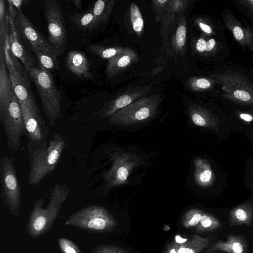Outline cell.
I'll list each match as a JSON object with an SVG mask.
<instances>
[{"label": "cell", "instance_id": "obj_1", "mask_svg": "<svg viewBox=\"0 0 253 253\" xmlns=\"http://www.w3.org/2000/svg\"><path fill=\"white\" fill-rule=\"evenodd\" d=\"M0 121L6 134L7 145L17 152L22 135H26L19 100L10 81L8 75L0 74Z\"/></svg>", "mask_w": 253, "mask_h": 253}, {"label": "cell", "instance_id": "obj_2", "mask_svg": "<svg viewBox=\"0 0 253 253\" xmlns=\"http://www.w3.org/2000/svg\"><path fill=\"white\" fill-rule=\"evenodd\" d=\"M65 147L64 138L59 133H54L46 146L29 140L27 144L30 161L29 185L38 184L52 173L58 165Z\"/></svg>", "mask_w": 253, "mask_h": 253}, {"label": "cell", "instance_id": "obj_3", "mask_svg": "<svg viewBox=\"0 0 253 253\" xmlns=\"http://www.w3.org/2000/svg\"><path fill=\"white\" fill-rule=\"evenodd\" d=\"M69 192L66 184H56L51 191L45 208H42V198L34 203L26 227L27 234L31 238L41 237L52 227L62 205L68 198Z\"/></svg>", "mask_w": 253, "mask_h": 253}, {"label": "cell", "instance_id": "obj_4", "mask_svg": "<svg viewBox=\"0 0 253 253\" xmlns=\"http://www.w3.org/2000/svg\"><path fill=\"white\" fill-rule=\"evenodd\" d=\"M26 68V67H25ZM31 80L36 85L45 114L50 125L61 119V94L49 71L40 66L26 68Z\"/></svg>", "mask_w": 253, "mask_h": 253}, {"label": "cell", "instance_id": "obj_5", "mask_svg": "<svg viewBox=\"0 0 253 253\" xmlns=\"http://www.w3.org/2000/svg\"><path fill=\"white\" fill-rule=\"evenodd\" d=\"M8 34L4 41H0V44L3 47L5 62L12 86L21 104L35 112H40L32 92L28 73L11 51Z\"/></svg>", "mask_w": 253, "mask_h": 253}, {"label": "cell", "instance_id": "obj_6", "mask_svg": "<svg viewBox=\"0 0 253 253\" xmlns=\"http://www.w3.org/2000/svg\"><path fill=\"white\" fill-rule=\"evenodd\" d=\"M117 224L115 218L108 210L96 205L81 209L70 216L65 221L67 225L97 233L112 231Z\"/></svg>", "mask_w": 253, "mask_h": 253}, {"label": "cell", "instance_id": "obj_7", "mask_svg": "<svg viewBox=\"0 0 253 253\" xmlns=\"http://www.w3.org/2000/svg\"><path fill=\"white\" fill-rule=\"evenodd\" d=\"M0 195L5 206L14 215L20 212L21 189L11 159L3 156L0 162Z\"/></svg>", "mask_w": 253, "mask_h": 253}, {"label": "cell", "instance_id": "obj_8", "mask_svg": "<svg viewBox=\"0 0 253 253\" xmlns=\"http://www.w3.org/2000/svg\"><path fill=\"white\" fill-rule=\"evenodd\" d=\"M160 99L156 96L142 98L124 107L109 118L110 124L129 125L146 121L156 112Z\"/></svg>", "mask_w": 253, "mask_h": 253}, {"label": "cell", "instance_id": "obj_9", "mask_svg": "<svg viewBox=\"0 0 253 253\" xmlns=\"http://www.w3.org/2000/svg\"><path fill=\"white\" fill-rule=\"evenodd\" d=\"M45 18L47 22L48 41L60 55L65 49L67 32L60 6L55 0L44 2Z\"/></svg>", "mask_w": 253, "mask_h": 253}, {"label": "cell", "instance_id": "obj_10", "mask_svg": "<svg viewBox=\"0 0 253 253\" xmlns=\"http://www.w3.org/2000/svg\"><path fill=\"white\" fill-rule=\"evenodd\" d=\"M112 166L104 175L107 187L110 188L125 184L133 168L140 163L135 155L117 152L112 155Z\"/></svg>", "mask_w": 253, "mask_h": 253}, {"label": "cell", "instance_id": "obj_11", "mask_svg": "<svg viewBox=\"0 0 253 253\" xmlns=\"http://www.w3.org/2000/svg\"><path fill=\"white\" fill-rule=\"evenodd\" d=\"M225 97L238 103L253 105V85L238 76L222 75L219 78Z\"/></svg>", "mask_w": 253, "mask_h": 253}, {"label": "cell", "instance_id": "obj_12", "mask_svg": "<svg viewBox=\"0 0 253 253\" xmlns=\"http://www.w3.org/2000/svg\"><path fill=\"white\" fill-rule=\"evenodd\" d=\"M20 104L26 135L29 140L42 146H47L48 144V126L41 112H35L25 105Z\"/></svg>", "mask_w": 253, "mask_h": 253}, {"label": "cell", "instance_id": "obj_13", "mask_svg": "<svg viewBox=\"0 0 253 253\" xmlns=\"http://www.w3.org/2000/svg\"><path fill=\"white\" fill-rule=\"evenodd\" d=\"M15 20L16 28L32 49H40L46 51L57 56H59L55 49L33 25L21 9L17 10Z\"/></svg>", "mask_w": 253, "mask_h": 253}, {"label": "cell", "instance_id": "obj_14", "mask_svg": "<svg viewBox=\"0 0 253 253\" xmlns=\"http://www.w3.org/2000/svg\"><path fill=\"white\" fill-rule=\"evenodd\" d=\"M16 16L12 13H10L9 15L10 32L8 39L11 51L13 56L19 60L25 67H35L37 66V63L21 39L19 33L16 28L15 20Z\"/></svg>", "mask_w": 253, "mask_h": 253}, {"label": "cell", "instance_id": "obj_15", "mask_svg": "<svg viewBox=\"0 0 253 253\" xmlns=\"http://www.w3.org/2000/svg\"><path fill=\"white\" fill-rule=\"evenodd\" d=\"M65 61L67 68L74 75L81 79H92L89 63L84 53L71 50L67 54Z\"/></svg>", "mask_w": 253, "mask_h": 253}, {"label": "cell", "instance_id": "obj_16", "mask_svg": "<svg viewBox=\"0 0 253 253\" xmlns=\"http://www.w3.org/2000/svg\"><path fill=\"white\" fill-rule=\"evenodd\" d=\"M217 250L227 253H248V243L243 235L230 234L226 240H219L212 244L207 250V253H211Z\"/></svg>", "mask_w": 253, "mask_h": 253}, {"label": "cell", "instance_id": "obj_17", "mask_svg": "<svg viewBox=\"0 0 253 253\" xmlns=\"http://www.w3.org/2000/svg\"><path fill=\"white\" fill-rule=\"evenodd\" d=\"M224 20L226 27L232 33L235 39L241 44L253 50V33L249 29L244 28L234 18L227 13L224 14Z\"/></svg>", "mask_w": 253, "mask_h": 253}, {"label": "cell", "instance_id": "obj_18", "mask_svg": "<svg viewBox=\"0 0 253 253\" xmlns=\"http://www.w3.org/2000/svg\"><path fill=\"white\" fill-rule=\"evenodd\" d=\"M253 222V202L248 201L232 209L229 212L228 224L231 226H251Z\"/></svg>", "mask_w": 253, "mask_h": 253}, {"label": "cell", "instance_id": "obj_19", "mask_svg": "<svg viewBox=\"0 0 253 253\" xmlns=\"http://www.w3.org/2000/svg\"><path fill=\"white\" fill-rule=\"evenodd\" d=\"M191 119L195 125L217 130L220 120L207 110L200 107L190 109Z\"/></svg>", "mask_w": 253, "mask_h": 253}, {"label": "cell", "instance_id": "obj_20", "mask_svg": "<svg viewBox=\"0 0 253 253\" xmlns=\"http://www.w3.org/2000/svg\"><path fill=\"white\" fill-rule=\"evenodd\" d=\"M194 175L197 183L203 187L211 185L214 181V174L209 162L197 158L194 160Z\"/></svg>", "mask_w": 253, "mask_h": 253}, {"label": "cell", "instance_id": "obj_21", "mask_svg": "<svg viewBox=\"0 0 253 253\" xmlns=\"http://www.w3.org/2000/svg\"><path fill=\"white\" fill-rule=\"evenodd\" d=\"M210 239L195 235L182 243L178 253H199L209 245Z\"/></svg>", "mask_w": 253, "mask_h": 253}, {"label": "cell", "instance_id": "obj_22", "mask_svg": "<svg viewBox=\"0 0 253 253\" xmlns=\"http://www.w3.org/2000/svg\"><path fill=\"white\" fill-rule=\"evenodd\" d=\"M111 4L107 1L98 0L93 7V20L88 30L92 32L94 29L103 23L106 20L110 11Z\"/></svg>", "mask_w": 253, "mask_h": 253}, {"label": "cell", "instance_id": "obj_23", "mask_svg": "<svg viewBox=\"0 0 253 253\" xmlns=\"http://www.w3.org/2000/svg\"><path fill=\"white\" fill-rule=\"evenodd\" d=\"M36 55L40 66L47 71L58 68V56L46 51L40 49H32Z\"/></svg>", "mask_w": 253, "mask_h": 253}, {"label": "cell", "instance_id": "obj_24", "mask_svg": "<svg viewBox=\"0 0 253 253\" xmlns=\"http://www.w3.org/2000/svg\"><path fill=\"white\" fill-rule=\"evenodd\" d=\"M222 227L221 222L211 214L204 212L200 222L196 226L198 232L203 233L216 230Z\"/></svg>", "mask_w": 253, "mask_h": 253}, {"label": "cell", "instance_id": "obj_25", "mask_svg": "<svg viewBox=\"0 0 253 253\" xmlns=\"http://www.w3.org/2000/svg\"><path fill=\"white\" fill-rule=\"evenodd\" d=\"M69 18L71 21L79 29L88 31L93 20V7L84 12L70 15Z\"/></svg>", "mask_w": 253, "mask_h": 253}, {"label": "cell", "instance_id": "obj_26", "mask_svg": "<svg viewBox=\"0 0 253 253\" xmlns=\"http://www.w3.org/2000/svg\"><path fill=\"white\" fill-rule=\"evenodd\" d=\"M204 212L197 209H192L187 211L182 218V224L185 228L196 226L200 222Z\"/></svg>", "mask_w": 253, "mask_h": 253}, {"label": "cell", "instance_id": "obj_27", "mask_svg": "<svg viewBox=\"0 0 253 253\" xmlns=\"http://www.w3.org/2000/svg\"><path fill=\"white\" fill-rule=\"evenodd\" d=\"M130 19L133 30L137 32L141 31L144 22L137 6L134 3L130 5Z\"/></svg>", "mask_w": 253, "mask_h": 253}, {"label": "cell", "instance_id": "obj_28", "mask_svg": "<svg viewBox=\"0 0 253 253\" xmlns=\"http://www.w3.org/2000/svg\"><path fill=\"white\" fill-rule=\"evenodd\" d=\"M9 16L5 14V4L4 0H0V41L5 39L8 32Z\"/></svg>", "mask_w": 253, "mask_h": 253}, {"label": "cell", "instance_id": "obj_29", "mask_svg": "<svg viewBox=\"0 0 253 253\" xmlns=\"http://www.w3.org/2000/svg\"><path fill=\"white\" fill-rule=\"evenodd\" d=\"M58 243L62 253H82L78 246L69 239L60 238Z\"/></svg>", "mask_w": 253, "mask_h": 253}, {"label": "cell", "instance_id": "obj_30", "mask_svg": "<svg viewBox=\"0 0 253 253\" xmlns=\"http://www.w3.org/2000/svg\"><path fill=\"white\" fill-rule=\"evenodd\" d=\"M91 253H129L126 250L119 246L106 245L98 246L94 248Z\"/></svg>", "mask_w": 253, "mask_h": 253}, {"label": "cell", "instance_id": "obj_31", "mask_svg": "<svg viewBox=\"0 0 253 253\" xmlns=\"http://www.w3.org/2000/svg\"><path fill=\"white\" fill-rule=\"evenodd\" d=\"M186 31L184 26H179L176 31V42L179 47L183 46L186 41Z\"/></svg>", "mask_w": 253, "mask_h": 253}, {"label": "cell", "instance_id": "obj_32", "mask_svg": "<svg viewBox=\"0 0 253 253\" xmlns=\"http://www.w3.org/2000/svg\"><path fill=\"white\" fill-rule=\"evenodd\" d=\"M182 244L174 241L167 246L165 253H178V251Z\"/></svg>", "mask_w": 253, "mask_h": 253}, {"label": "cell", "instance_id": "obj_33", "mask_svg": "<svg viewBox=\"0 0 253 253\" xmlns=\"http://www.w3.org/2000/svg\"><path fill=\"white\" fill-rule=\"evenodd\" d=\"M196 85L199 88L206 89L210 87L211 83L207 79L201 78L196 81Z\"/></svg>", "mask_w": 253, "mask_h": 253}, {"label": "cell", "instance_id": "obj_34", "mask_svg": "<svg viewBox=\"0 0 253 253\" xmlns=\"http://www.w3.org/2000/svg\"><path fill=\"white\" fill-rule=\"evenodd\" d=\"M206 42L204 39H200L197 42L196 48L200 52H203L205 50Z\"/></svg>", "mask_w": 253, "mask_h": 253}, {"label": "cell", "instance_id": "obj_35", "mask_svg": "<svg viewBox=\"0 0 253 253\" xmlns=\"http://www.w3.org/2000/svg\"><path fill=\"white\" fill-rule=\"evenodd\" d=\"M9 1L17 10H20L22 6L27 2L26 0H9Z\"/></svg>", "mask_w": 253, "mask_h": 253}, {"label": "cell", "instance_id": "obj_36", "mask_svg": "<svg viewBox=\"0 0 253 253\" xmlns=\"http://www.w3.org/2000/svg\"><path fill=\"white\" fill-rule=\"evenodd\" d=\"M215 41L214 39H211L206 42V46L205 51H211L214 46Z\"/></svg>", "mask_w": 253, "mask_h": 253}, {"label": "cell", "instance_id": "obj_37", "mask_svg": "<svg viewBox=\"0 0 253 253\" xmlns=\"http://www.w3.org/2000/svg\"><path fill=\"white\" fill-rule=\"evenodd\" d=\"M239 116L242 120L246 122H250L253 121V116L250 114L240 113Z\"/></svg>", "mask_w": 253, "mask_h": 253}, {"label": "cell", "instance_id": "obj_38", "mask_svg": "<svg viewBox=\"0 0 253 253\" xmlns=\"http://www.w3.org/2000/svg\"><path fill=\"white\" fill-rule=\"evenodd\" d=\"M199 26L205 33L207 34L211 33L212 30L210 26L203 23H199Z\"/></svg>", "mask_w": 253, "mask_h": 253}, {"label": "cell", "instance_id": "obj_39", "mask_svg": "<svg viewBox=\"0 0 253 253\" xmlns=\"http://www.w3.org/2000/svg\"><path fill=\"white\" fill-rule=\"evenodd\" d=\"M240 2L250 10L253 11V0H245L240 1Z\"/></svg>", "mask_w": 253, "mask_h": 253}, {"label": "cell", "instance_id": "obj_40", "mask_svg": "<svg viewBox=\"0 0 253 253\" xmlns=\"http://www.w3.org/2000/svg\"><path fill=\"white\" fill-rule=\"evenodd\" d=\"M72 4L77 8L82 7V1L81 0H74L71 1Z\"/></svg>", "mask_w": 253, "mask_h": 253}, {"label": "cell", "instance_id": "obj_41", "mask_svg": "<svg viewBox=\"0 0 253 253\" xmlns=\"http://www.w3.org/2000/svg\"><path fill=\"white\" fill-rule=\"evenodd\" d=\"M157 1L160 2V3H165V2H167V0H157Z\"/></svg>", "mask_w": 253, "mask_h": 253}, {"label": "cell", "instance_id": "obj_42", "mask_svg": "<svg viewBox=\"0 0 253 253\" xmlns=\"http://www.w3.org/2000/svg\"><path fill=\"white\" fill-rule=\"evenodd\" d=\"M252 138L253 139V133L252 134Z\"/></svg>", "mask_w": 253, "mask_h": 253}]
</instances>
